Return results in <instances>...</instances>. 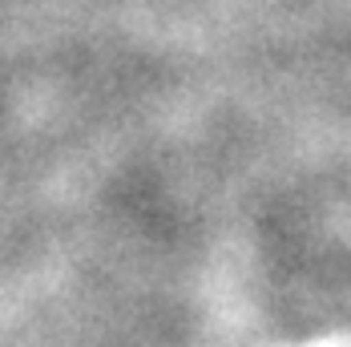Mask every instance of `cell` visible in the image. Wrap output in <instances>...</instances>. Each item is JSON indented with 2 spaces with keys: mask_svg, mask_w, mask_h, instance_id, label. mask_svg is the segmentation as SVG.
Listing matches in <instances>:
<instances>
[]
</instances>
